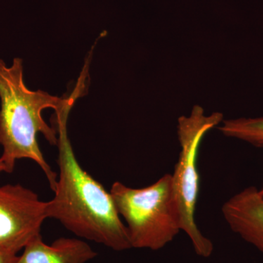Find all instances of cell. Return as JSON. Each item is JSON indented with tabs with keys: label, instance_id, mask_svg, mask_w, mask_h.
<instances>
[{
	"label": "cell",
	"instance_id": "3",
	"mask_svg": "<svg viewBox=\"0 0 263 263\" xmlns=\"http://www.w3.org/2000/svg\"><path fill=\"white\" fill-rule=\"evenodd\" d=\"M110 193L118 213L127 223L132 248L160 250L181 231L172 175H164L153 184L141 189L116 181Z\"/></svg>",
	"mask_w": 263,
	"mask_h": 263
},
{
	"label": "cell",
	"instance_id": "4",
	"mask_svg": "<svg viewBox=\"0 0 263 263\" xmlns=\"http://www.w3.org/2000/svg\"><path fill=\"white\" fill-rule=\"evenodd\" d=\"M222 119L220 113H214L208 117L204 115L201 107L196 105L190 117L179 118L178 127L181 150L172 179L181 216V230L191 240L197 255L205 258L212 255L214 245L212 240L202 234L195 222V208L200 192L197 155L205 133L219 124Z\"/></svg>",
	"mask_w": 263,
	"mask_h": 263
},
{
	"label": "cell",
	"instance_id": "8",
	"mask_svg": "<svg viewBox=\"0 0 263 263\" xmlns=\"http://www.w3.org/2000/svg\"><path fill=\"white\" fill-rule=\"evenodd\" d=\"M219 129L224 136L248 142L254 146L263 147V117L224 121Z\"/></svg>",
	"mask_w": 263,
	"mask_h": 263
},
{
	"label": "cell",
	"instance_id": "7",
	"mask_svg": "<svg viewBox=\"0 0 263 263\" xmlns=\"http://www.w3.org/2000/svg\"><path fill=\"white\" fill-rule=\"evenodd\" d=\"M97 256L98 253L84 240L60 238L48 245L40 234L25 246L16 263H86Z\"/></svg>",
	"mask_w": 263,
	"mask_h": 263
},
{
	"label": "cell",
	"instance_id": "9",
	"mask_svg": "<svg viewBox=\"0 0 263 263\" xmlns=\"http://www.w3.org/2000/svg\"><path fill=\"white\" fill-rule=\"evenodd\" d=\"M18 259L17 254L0 250V263H16Z\"/></svg>",
	"mask_w": 263,
	"mask_h": 263
},
{
	"label": "cell",
	"instance_id": "11",
	"mask_svg": "<svg viewBox=\"0 0 263 263\" xmlns=\"http://www.w3.org/2000/svg\"><path fill=\"white\" fill-rule=\"evenodd\" d=\"M259 193H260L261 195H262L263 196V188L262 189V190H259Z\"/></svg>",
	"mask_w": 263,
	"mask_h": 263
},
{
	"label": "cell",
	"instance_id": "5",
	"mask_svg": "<svg viewBox=\"0 0 263 263\" xmlns=\"http://www.w3.org/2000/svg\"><path fill=\"white\" fill-rule=\"evenodd\" d=\"M46 203L22 185L0 186V250L17 254L41 234Z\"/></svg>",
	"mask_w": 263,
	"mask_h": 263
},
{
	"label": "cell",
	"instance_id": "1",
	"mask_svg": "<svg viewBox=\"0 0 263 263\" xmlns=\"http://www.w3.org/2000/svg\"><path fill=\"white\" fill-rule=\"evenodd\" d=\"M74 103L55 112L60 168L55 196L46 203V217L60 221L66 229L117 252L132 248L127 227L113 198L103 185L81 167L67 135V119Z\"/></svg>",
	"mask_w": 263,
	"mask_h": 263
},
{
	"label": "cell",
	"instance_id": "2",
	"mask_svg": "<svg viewBox=\"0 0 263 263\" xmlns=\"http://www.w3.org/2000/svg\"><path fill=\"white\" fill-rule=\"evenodd\" d=\"M88 70L89 63L86 62L72 94L69 98H61L42 90H29L24 84L22 59L15 58L11 67L0 59V145L3 148L0 160L5 164L7 173L13 172L17 160H32L42 169L50 187L54 191L57 174L45 160L37 136L42 133L53 146H57L58 136L57 129L45 122L42 112L46 108L60 111L69 104L75 103L84 92Z\"/></svg>",
	"mask_w": 263,
	"mask_h": 263
},
{
	"label": "cell",
	"instance_id": "10",
	"mask_svg": "<svg viewBox=\"0 0 263 263\" xmlns=\"http://www.w3.org/2000/svg\"><path fill=\"white\" fill-rule=\"evenodd\" d=\"M3 172L7 173V169L6 167H5V164L3 163V161L0 160V174Z\"/></svg>",
	"mask_w": 263,
	"mask_h": 263
},
{
	"label": "cell",
	"instance_id": "6",
	"mask_svg": "<svg viewBox=\"0 0 263 263\" xmlns=\"http://www.w3.org/2000/svg\"><path fill=\"white\" fill-rule=\"evenodd\" d=\"M230 229L263 253V196L255 186L235 194L223 204Z\"/></svg>",
	"mask_w": 263,
	"mask_h": 263
}]
</instances>
